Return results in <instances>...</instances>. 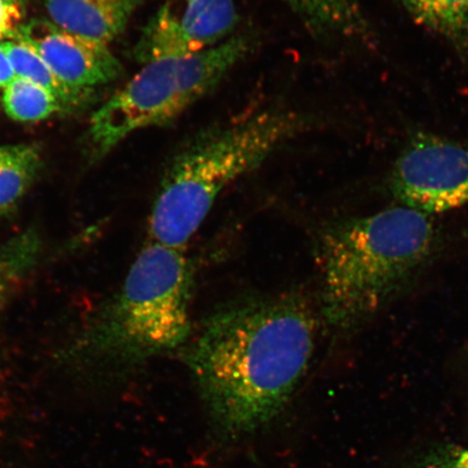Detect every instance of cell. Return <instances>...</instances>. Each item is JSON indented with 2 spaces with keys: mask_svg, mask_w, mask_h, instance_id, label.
Segmentation results:
<instances>
[{
  "mask_svg": "<svg viewBox=\"0 0 468 468\" xmlns=\"http://www.w3.org/2000/svg\"><path fill=\"white\" fill-rule=\"evenodd\" d=\"M314 32L367 38L368 26L358 0H284Z\"/></svg>",
  "mask_w": 468,
  "mask_h": 468,
  "instance_id": "10",
  "label": "cell"
},
{
  "mask_svg": "<svg viewBox=\"0 0 468 468\" xmlns=\"http://www.w3.org/2000/svg\"><path fill=\"white\" fill-rule=\"evenodd\" d=\"M415 23L454 49L468 51V0H399Z\"/></svg>",
  "mask_w": 468,
  "mask_h": 468,
  "instance_id": "12",
  "label": "cell"
},
{
  "mask_svg": "<svg viewBox=\"0 0 468 468\" xmlns=\"http://www.w3.org/2000/svg\"><path fill=\"white\" fill-rule=\"evenodd\" d=\"M417 468H468V447L441 444L424 453Z\"/></svg>",
  "mask_w": 468,
  "mask_h": 468,
  "instance_id": "16",
  "label": "cell"
},
{
  "mask_svg": "<svg viewBox=\"0 0 468 468\" xmlns=\"http://www.w3.org/2000/svg\"><path fill=\"white\" fill-rule=\"evenodd\" d=\"M3 103L5 113L11 119L23 122L48 119L63 109L48 90L21 78H16L5 88Z\"/></svg>",
  "mask_w": 468,
  "mask_h": 468,
  "instance_id": "14",
  "label": "cell"
},
{
  "mask_svg": "<svg viewBox=\"0 0 468 468\" xmlns=\"http://www.w3.org/2000/svg\"><path fill=\"white\" fill-rule=\"evenodd\" d=\"M193 282L185 250L149 239L88 332L85 347L102 360L136 365L185 346L192 331Z\"/></svg>",
  "mask_w": 468,
  "mask_h": 468,
  "instance_id": "4",
  "label": "cell"
},
{
  "mask_svg": "<svg viewBox=\"0 0 468 468\" xmlns=\"http://www.w3.org/2000/svg\"><path fill=\"white\" fill-rule=\"evenodd\" d=\"M390 188L405 207L429 215L468 207V144L418 133L398 157Z\"/></svg>",
  "mask_w": 468,
  "mask_h": 468,
  "instance_id": "6",
  "label": "cell"
},
{
  "mask_svg": "<svg viewBox=\"0 0 468 468\" xmlns=\"http://www.w3.org/2000/svg\"><path fill=\"white\" fill-rule=\"evenodd\" d=\"M301 115L266 109L209 128L179 150L161 181L149 239L185 250L220 193L303 130Z\"/></svg>",
  "mask_w": 468,
  "mask_h": 468,
  "instance_id": "3",
  "label": "cell"
},
{
  "mask_svg": "<svg viewBox=\"0 0 468 468\" xmlns=\"http://www.w3.org/2000/svg\"><path fill=\"white\" fill-rule=\"evenodd\" d=\"M435 239L430 215L405 205L326 227L317 261L327 324L347 329L382 309L425 265Z\"/></svg>",
  "mask_w": 468,
  "mask_h": 468,
  "instance_id": "2",
  "label": "cell"
},
{
  "mask_svg": "<svg viewBox=\"0 0 468 468\" xmlns=\"http://www.w3.org/2000/svg\"><path fill=\"white\" fill-rule=\"evenodd\" d=\"M16 79L13 64L5 54L2 42H0V88L7 87Z\"/></svg>",
  "mask_w": 468,
  "mask_h": 468,
  "instance_id": "18",
  "label": "cell"
},
{
  "mask_svg": "<svg viewBox=\"0 0 468 468\" xmlns=\"http://www.w3.org/2000/svg\"><path fill=\"white\" fill-rule=\"evenodd\" d=\"M239 22L233 0H167L144 29L140 62L188 58L229 39Z\"/></svg>",
  "mask_w": 468,
  "mask_h": 468,
  "instance_id": "7",
  "label": "cell"
},
{
  "mask_svg": "<svg viewBox=\"0 0 468 468\" xmlns=\"http://www.w3.org/2000/svg\"><path fill=\"white\" fill-rule=\"evenodd\" d=\"M2 44L13 64L16 78L27 80L48 90L62 107L79 103L83 92L73 90L64 85L32 47L16 39L7 40Z\"/></svg>",
  "mask_w": 468,
  "mask_h": 468,
  "instance_id": "13",
  "label": "cell"
},
{
  "mask_svg": "<svg viewBox=\"0 0 468 468\" xmlns=\"http://www.w3.org/2000/svg\"><path fill=\"white\" fill-rule=\"evenodd\" d=\"M16 40L32 47L57 78L76 91L108 84L122 72L108 46L69 33L48 19L27 21Z\"/></svg>",
  "mask_w": 468,
  "mask_h": 468,
  "instance_id": "8",
  "label": "cell"
},
{
  "mask_svg": "<svg viewBox=\"0 0 468 468\" xmlns=\"http://www.w3.org/2000/svg\"><path fill=\"white\" fill-rule=\"evenodd\" d=\"M35 245L34 239L25 237L0 250V306L9 295L16 279L27 267L29 261H33L37 251Z\"/></svg>",
  "mask_w": 468,
  "mask_h": 468,
  "instance_id": "15",
  "label": "cell"
},
{
  "mask_svg": "<svg viewBox=\"0 0 468 468\" xmlns=\"http://www.w3.org/2000/svg\"><path fill=\"white\" fill-rule=\"evenodd\" d=\"M26 23V0H0V42L16 40Z\"/></svg>",
  "mask_w": 468,
  "mask_h": 468,
  "instance_id": "17",
  "label": "cell"
},
{
  "mask_svg": "<svg viewBox=\"0 0 468 468\" xmlns=\"http://www.w3.org/2000/svg\"><path fill=\"white\" fill-rule=\"evenodd\" d=\"M139 0H44L49 20L66 31L109 46L124 31Z\"/></svg>",
  "mask_w": 468,
  "mask_h": 468,
  "instance_id": "9",
  "label": "cell"
},
{
  "mask_svg": "<svg viewBox=\"0 0 468 468\" xmlns=\"http://www.w3.org/2000/svg\"><path fill=\"white\" fill-rule=\"evenodd\" d=\"M249 51L247 37H232L200 55L144 63L91 116L88 136L93 156H104L134 132L177 119L214 90Z\"/></svg>",
  "mask_w": 468,
  "mask_h": 468,
  "instance_id": "5",
  "label": "cell"
},
{
  "mask_svg": "<svg viewBox=\"0 0 468 468\" xmlns=\"http://www.w3.org/2000/svg\"><path fill=\"white\" fill-rule=\"evenodd\" d=\"M42 166L37 144L0 145V218L13 214Z\"/></svg>",
  "mask_w": 468,
  "mask_h": 468,
  "instance_id": "11",
  "label": "cell"
},
{
  "mask_svg": "<svg viewBox=\"0 0 468 468\" xmlns=\"http://www.w3.org/2000/svg\"><path fill=\"white\" fill-rule=\"evenodd\" d=\"M315 319L301 298H250L209 314L186 364L222 430L241 434L282 411L305 376Z\"/></svg>",
  "mask_w": 468,
  "mask_h": 468,
  "instance_id": "1",
  "label": "cell"
}]
</instances>
